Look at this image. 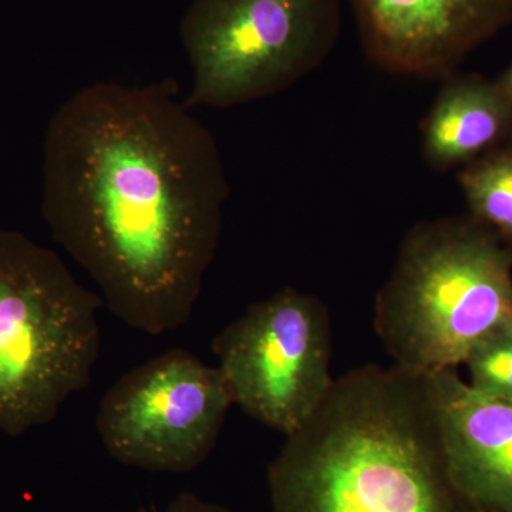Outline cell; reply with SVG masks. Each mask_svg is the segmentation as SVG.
I'll use <instances>...</instances> for the list:
<instances>
[{
  "label": "cell",
  "mask_w": 512,
  "mask_h": 512,
  "mask_svg": "<svg viewBox=\"0 0 512 512\" xmlns=\"http://www.w3.org/2000/svg\"><path fill=\"white\" fill-rule=\"evenodd\" d=\"M171 80L96 83L43 144L42 215L130 328L185 325L214 261L229 188L217 138Z\"/></svg>",
  "instance_id": "1"
},
{
  "label": "cell",
  "mask_w": 512,
  "mask_h": 512,
  "mask_svg": "<svg viewBox=\"0 0 512 512\" xmlns=\"http://www.w3.org/2000/svg\"><path fill=\"white\" fill-rule=\"evenodd\" d=\"M272 512H483L448 471L427 376L335 379L268 470Z\"/></svg>",
  "instance_id": "2"
},
{
  "label": "cell",
  "mask_w": 512,
  "mask_h": 512,
  "mask_svg": "<svg viewBox=\"0 0 512 512\" xmlns=\"http://www.w3.org/2000/svg\"><path fill=\"white\" fill-rule=\"evenodd\" d=\"M511 319V249L464 218L409 229L375 305L376 333L394 367L417 376L464 365Z\"/></svg>",
  "instance_id": "3"
},
{
  "label": "cell",
  "mask_w": 512,
  "mask_h": 512,
  "mask_svg": "<svg viewBox=\"0 0 512 512\" xmlns=\"http://www.w3.org/2000/svg\"><path fill=\"white\" fill-rule=\"evenodd\" d=\"M100 299L56 252L0 229V431L18 437L55 420L92 380Z\"/></svg>",
  "instance_id": "4"
},
{
  "label": "cell",
  "mask_w": 512,
  "mask_h": 512,
  "mask_svg": "<svg viewBox=\"0 0 512 512\" xmlns=\"http://www.w3.org/2000/svg\"><path fill=\"white\" fill-rule=\"evenodd\" d=\"M340 33V0H192L180 25L185 103L229 109L284 92L328 60Z\"/></svg>",
  "instance_id": "5"
},
{
  "label": "cell",
  "mask_w": 512,
  "mask_h": 512,
  "mask_svg": "<svg viewBox=\"0 0 512 512\" xmlns=\"http://www.w3.org/2000/svg\"><path fill=\"white\" fill-rule=\"evenodd\" d=\"M330 319L318 298L285 288L222 330L212 342L234 404L291 436L332 387Z\"/></svg>",
  "instance_id": "6"
},
{
  "label": "cell",
  "mask_w": 512,
  "mask_h": 512,
  "mask_svg": "<svg viewBox=\"0 0 512 512\" xmlns=\"http://www.w3.org/2000/svg\"><path fill=\"white\" fill-rule=\"evenodd\" d=\"M231 390L220 367L171 349L121 376L101 399L96 426L110 456L158 473H188L217 446Z\"/></svg>",
  "instance_id": "7"
},
{
  "label": "cell",
  "mask_w": 512,
  "mask_h": 512,
  "mask_svg": "<svg viewBox=\"0 0 512 512\" xmlns=\"http://www.w3.org/2000/svg\"><path fill=\"white\" fill-rule=\"evenodd\" d=\"M367 59L384 72L447 79L512 25V0H349Z\"/></svg>",
  "instance_id": "8"
},
{
  "label": "cell",
  "mask_w": 512,
  "mask_h": 512,
  "mask_svg": "<svg viewBox=\"0 0 512 512\" xmlns=\"http://www.w3.org/2000/svg\"><path fill=\"white\" fill-rule=\"evenodd\" d=\"M448 471L483 512H512V402L478 392L456 369L427 375Z\"/></svg>",
  "instance_id": "9"
},
{
  "label": "cell",
  "mask_w": 512,
  "mask_h": 512,
  "mask_svg": "<svg viewBox=\"0 0 512 512\" xmlns=\"http://www.w3.org/2000/svg\"><path fill=\"white\" fill-rule=\"evenodd\" d=\"M512 140V106L498 82L477 74L444 79L421 123V154L434 171L464 167Z\"/></svg>",
  "instance_id": "10"
},
{
  "label": "cell",
  "mask_w": 512,
  "mask_h": 512,
  "mask_svg": "<svg viewBox=\"0 0 512 512\" xmlns=\"http://www.w3.org/2000/svg\"><path fill=\"white\" fill-rule=\"evenodd\" d=\"M458 185L473 220L512 242V140L464 165Z\"/></svg>",
  "instance_id": "11"
},
{
  "label": "cell",
  "mask_w": 512,
  "mask_h": 512,
  "mask_svg": "<svg viewBox=\"0 0 512 512\" xmlns=\"http://www.w3.org/2000/svg\"><path fill=\"white\" fill-rule=\"evenodd\" d=\"M464 365L474 389L512 402V319L481 340Z\"/></svg>",
  "instance_id": "12"
},
{
  "label": "cell",
  "mask_w": 512,
  "mask_h": 512,
  "mask_svg": "<svg viewBox=\"0 0 512 512\" xmlns=\"http://www.w3.org/2000/svg\"><path fill=\"white\" fill-rule=\"evenodd\" d=\"M153 512H231L222 505L207 503L202 501L197 495L192 493H183L174 498L164 510Z\"/></svg>",
  "instance_id": "13"
},
{
  "label": "cell",
  "mask_w": 512,
  "mask_h": 512,
  "mask_svg": "<svg viewBox=\"0 0 512 512\" xmlns=\"http://www.w3.org/2000/svg\"><path fill=\"white\" fill-rule=\"evenodd\" d=\"M498 84H500L501 90H503L505 96H507L508 101H510L512 106V63L507 70H505L503 76L497 80Z\"/></svg>",
  "instance_id": "14"
}]
</instances>
